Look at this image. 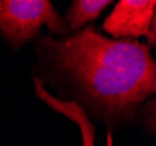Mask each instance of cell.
<instances>
[{
	"instance_id": "5b68a950",
	"label": "cell",
	"mask_w": 156,
	"mask_h": 146,
	"mask_svg": "<svg viewBox=\"0 0 156 146\" xmlns=\"http://www.w3.org/2000/svg\"><path fill=\"white\" fill-rule=\"evenodd\" d=\"M111 4V0H75L65 15L66 24H69L70 29L76 32L87 22L96 20Z\"/></svg>"
},
{
	"instance_id": "277c9868",
	"label": "cell",
	"mask_w": 156,
	"mask_h": 146,
	"mask_svg": "<svg viewBox=\"0 0 156 146\" xmlns=\"http://www.w3.org/2000/svg\"><path fill=\"white\" fill-rule=\"evenodd\" d=\"M34 89L35 95L47 105H49V108L64 115L66 118L77 124L82 134V146H96L94 125L90 122L87 113L82 106L73 100H61L58 97L52 96L49 91H47L43 81L39 77H34Z\"/></svg>"
},
{
	"instance_id": "6da1fadb",
	"label": "cell",
	"mask_w": 156,
	"mask_h": 146,
	"mask_svg": "<svg viewBox=\"0 0 156 146\" xmlns=\"http://www.w3.org/2000/svg\"><path fill=\"white\" fill-rule=\"evenodd\" d=\"M36 50L48 78L107 124L133 118L156 90L150 49L134 39H108L87 26L62 40L44 36Z\"/></svg>"
},
{
	"instance_id": "8992f818",
	"label": "cell",
	"mask_w": 156,
	"mask_h": 146,
	"mask_svg": "<svg viewBox=\"0 0 156 146\" xmlns=\"http://www.w3.org/2000/svg\"><path fill=\"white\" fill-rule=\"evenodd\" d=\"M108 146H112V140H111V134H108Z\"/></svg>"
},
{
	"instance_id": "7a4b0ae2",
	"label": "cell",
	"mask_w": 156,
	"mask_h": 146,
	"mask_svg": "<svg viewBox=\"0 0 156 146\" xmlns=\"http://www.w3.org/2000/svg\"><path fill=\"white\" fill-rule=\"evenodd\" d=\"M42 26L59 35L70 32L49 0H0V34L13 47L34 39Z\"/></svg>"
},
{
	"instance_id": "3957f363",
	"label": "cell",
	"mask_w": 156,
	"mask_h": 146,
	"mask_svg": "<svg viewBox=\"0 0 156 146\" xmlns=\"http://www.w3.org/2000/svg\"><path fill=\"white\" fill-rule=\"evenodd\" d=\"M155 12V0H120L105 19L103 29L114 39L146 36Z\"/></svg>"
}]
</instances>
